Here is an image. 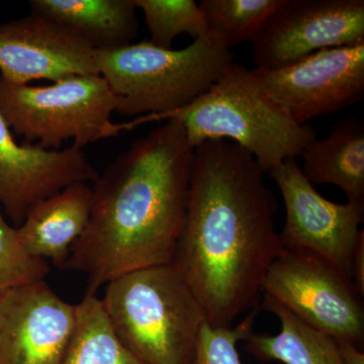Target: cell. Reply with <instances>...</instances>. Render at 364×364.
<instances>
[{
  "mask_svg": "<svg viewBox=\"0 0 364 364\" xmlns=\"http://www.w3.org/2000/svg\"><path fill=\"white\" fill-rule=\"evenodd\" d=\"M117 100L100 75H72L48 85H14L0 78V112L26 144L60 150L66 141L85 146L121 133L112 121Z\"/></svg>",
  "mask_w": 364,
  "mask_h": 364,
  "instance_id": "cell-6",
  "label": "cell"
},
{
  "mask_svg": "<svg viewBox=\"0 0 364 364\" xmlns=\"http://www.w3.org/2000/svg\"><path fill=\"white\" fill-rule=\"evenodd\" d=\"M92 188L77 182L33 205L18 227L31 254L61 268L90 221Z\"/></svg>",
  "mask_w": 364,
  "mask_h": 364,
  "instance_id": "cell-14",
  "label": "cell"
},
{
  "mask_svg": "<svg viewBox=\"0 0 364 364\" xmlns=\"http://www.w3.org/2000/svg\"><path fill=\"white\" fill-rule=\"evenodd\" d=\"M251 43L256 68L267 70L321 50L364 44V1L284 0Z\"/></svg>",
  "mask_w": 364,
  "mask_h": 364,
  "instance_id": "cell-9",
  "label": "cell"
},
{
  "mask_svg": "<svg viewBox=\"0 0 364 364\" xmlns=\"http://www.w3.org/2000/svg\"><path fill=\"white\" fill-rule=\"evenodd\" d=\"M257 306L236 326L212 327L205 323L200 332L193 364H242L238 343L252 331Z\"/></svg>",
  "mask_w": 364,
  "mask_h": 364,
  "instance_id": "cell-22",
  "label": "cell"
},
{
  "mask_svg": "<svg viewBox=\"0 0 364 364\" xmlns=\"http://www.w3.org/2000/svg\"><path fill=\"white\" fill-rule=\"evenodd\" d=\"M100 75L95 50L54 23L31 14L0 23V78L14 85Z\"/></svg>",
  "mask_w": 364,
  "mask_h": 364,
  "instance_id": "cell-13",
  "label": "cell"
},
{
  "mask_svg": "<svg viewBox=\"0 0 364 364\" xmlns=\"http://www.w3.org/2000/svg\"><path fill=\"white\" fill-rule=\"evenodd\" d=\"M303 173L315 184H332L341 189L347 202L364 203V123L349 117L335 124L322 140L304 148Z\"/></svg>",
  "mask_w": 364,
  "mask_h": 364,
  "instance_id": "cell-16",
  "label": "cell"
},
{
  "mask_svg": "<svg viewBox=\"0 0 364 364\" xmlns=\"http://www.w3.org/2000/svg\"><path fill=\"white\" fill-rule=\"evenodd\" d=\"M62 364H144L124 346L97 294L76 305V326Z\"/></svg>",
  "mask_w": 364,
  "mask_h": 364,
  "instance_id": "cell-18",
  "label": "cell"
},
{
  "mask_svg": "<svg viewBox=\"0 0 364 364\" xmlns=\"http://www.w3.org/2000/svg\"><path fill=\"white\" fill-rule=\"evenodd\" d=\"M262 309L279 318L280 332L268 335L251 331L246 335L245 350L256 358L284 364H346L332 337L306 325L269 296H264Z\"/></svg>",
  "mask_w": 364,
  "mask_h": 364,
  "instance_id": "cell-17",
  "label": "cell"
},
{
  "mask_svg": "<svg viewBox=\"0 0 364 364\" xmlns=\"http://www.w3.org/2000/svg\"><path fill=\"white\" fill-rule=\"evenodd\" d=\"M102 301L117 338L144 364H193L207 320L173 263L119 275Z\"/></svg>",
  "mask_w": 364,
  "mask_h": 364,
  "instance_id": "cell-4",
  "label": "cell"
},
{
  "mask_svg": "<svg viewBox=\"0 0 364 364\" xmlns=\"http://www.w3.org/2000/svg\"><path fill=\"white\" fill-rule=\"evenodd\" d=\"M284 0H202L200 9L208 33L228 49L252 42Z\"/></svg>",
  "mask_w": 364,
  "mask_h": 364,
  "instance_id": "cell-19",
  "label": "cell"
},
{
  "mask_svg": "<svg viewBox=\"0 0 364 364\" xmlns=\"http://www.w3.org/2000/svg\"><path fill=\"white\" fill-rule=\"evenodd\" d=\"M261 294L337 343L363 348V299L351 277L317 254L284 250L268 269Z\"/></svg>",
  "mask_w": 364,
  "mask_h": 364,
  "instance_id": "cell-7",
  "label": "cell"
},
{
  "mask_svg": "<svg viewBox=\"0 0 364 364\" xmlns=\"http://www.w3.org/2000/svg\"><path fill=\"white\" fill-rule=\"evenodd\" d=\"M76 326V305L45 282L0 294V364H62Z\"/></svg>",
  "mask_w": 364,
  "mask_h": 364,
  "instance_id": "cell-11",
  "label": "cell"
},
{
  "mask_svg": "<svg viewBox=\"0 0 364 364\" xmlns=\"http://www.w3.org/2000/svg\"><path fill=\"white\" fill-rule=\"evenodd\" d=\"M136 9L145 16L150 43L172 49L174 40L188 33L193 41L208 35L200 6L195 0H135Z\"/></svg>",
  "mask_w": 364,
  "mask_h": 364,
  "instance_id": "cell-20",
  "label": "cell"
},
{
  "mask_svg": "<svg viewBox=\"0 0 364 364\" xmlns=\"http://www.w3.org/2000/svg\"><path fill=\"white\" fill-rule=\"evenodd\" d=\"M177 119L195 149L210 140H227L250 153L263 172L301 155L317 139L312 127L299 124L268 97L252 69L231 64L212 87L191 104L158 117L127 122L129 130L149 122Z\"/></svg>",
  "mask_w": 364,
  "mask_h": 364,
  "instance_id": "cell-3",
  "label": "cell"
},
{
  "mask_svg": "<svg viewBox=\"0 0 364 364\" xmlns=\"http://www.w3.org/2000/svg\"><path fill=\"white\" fill-rule=\"evenodd\" d=\"M346 364H364V353L358 347L348 343H338Z\"/></svg>",
  "mask_w": 364,
  "mask_h": 364,
  "instance_id": "cell-24",
  "label": "cell"
},
{
  "mask_svg": "<svg viewBox=\"0 0 364 364\" xmlns=\"http://www.w3.org/2000/svg\"><path fill=\"white\" fill-rule=\"evenodd\" d=\"M252 155L227 140L193 149L186 218L173 263L212 327H232L258 305L263 282L284 252L275 196Z\"/></svg>",
  "mask_w": 364,
  "mask_h": 364,
  "instance_id": "cell-1",
  "label": "cell"
},
{
  "mask_svg": "<svg viewBox=\"0 0 364 364\" xmlns=\"http://www.w3.org/2000/svg\"><path fill=\"white\" fill-rule=\"evenodd\" d=\"M30 6L95 51L132 44L138 35L135 0H32Z\"/></svg>",
  "mask_w": 364,
  "mask_h": 364,
  "instance_id": "cell-15",
  "label": "cell"
},
{
  "mask_svg": "<svg viewBox=\"0 0 364 364\" xmlns=\"http://www.w3.org/2000/svg\"><path fill=\"white\" fill-rule=\"evenodd\" d=\"M268 97L306 124L356 104L364 95V44L321 50L275 70L252 69Z\"/></svg>",
  "mask_w": 364,
  "mask_h": 364,
  "instance_id": "cell-8",
  "label": "cell"
},
{
  "mask_svg": "<svg viewBox=\"0 0 364 364\" xmlns=\"http://www.w3.org/2000/svg\"><path fill=\"white\" fill-rule=\"evenodd\" d=\"M269 174L286 208L279 233L284 250L317 254L351 277L352 256L363 232L364 203L330 202L306 179L296 158L284 160Z\"/></svg>",
  "mask_w": 364,
  "mask_h": 364,
  "instance_id": "cell-10",
  "label": "cell"
},
{
  "mask_svg": "<svg viewBox=\"0 0 364 364\" xmlns=\"http://www.w3.org/2000/svg\"><path fill=\"white\" fill-rule=\"evenodd\" d=\"M193 159L183 126L168 119L98 174L87 227L62 267L85 275L86 294L124 273L172 262Z\"/></svg>",
  "mask_w": 364,
  "mask_h": 364,
  "instance_id": "cell-2",
  "label": "cell"
},
{
  "mask_svg": "<svg viewBox=\"0 0 364 364\" xmlns=\"http://www.w3.org/2000/svg\"><path fill=\"white\" fill-rule=\"evenodd\" d=\"M98 172L82 150H47L16 142L0 112V207L14 227L33 205L77 182H95Z\"/></svg>",
  "mask_w": 364,
  "mask_h": 364,
  "instance_id": "cell-12",
  "label": "cell"
},
{
  "mask_svg": "<svg viewBox=\"0 0 364 364\" xmlns=\"http://www.w3.org/2000/svg\"><path fill=\"white\" fill-rule=\"evenodd\" d=\"M351 279L361 296H364V232L359 237L352 256Z\"/></svg>",
  "mask_w": 364,
  "mask_h": 364,
  "instance_id": "cell-23",
  "label": "cell"
},
{
  "mask_svg": "<svg viewBox=\"0 0 364 364\" xmlns=\"http://www.w3.org/2000/svg\"><path fill=\"white\" fill-rule=\"evenodd\" d=\"M95 58L116 97V112L127 117H158L186 107L234 62L231 50L210 33L181 50L148 41L97 50Z\"/></svg>",
  "mask_w": 364,
  "mask_h": 364,
  "instance_id": "cell-5",
  "label": "cell"
},
{
  "mask_svg": "<svg viewBox=\"0 0 364 364\" xmlns=\"http://www.w3.org/2000/svg\"><path fill=\"white\" fill-rule=\"evenodd\" d=\"M49 272L48 261L26 250L18 227L9 224L0 207V294L42 282Z\"/></svg>",
  "mask_w": 364,
  "mask_h": 364,
  "instance_id": "cell-21",
  "label": "cell"
}]
</instances>
